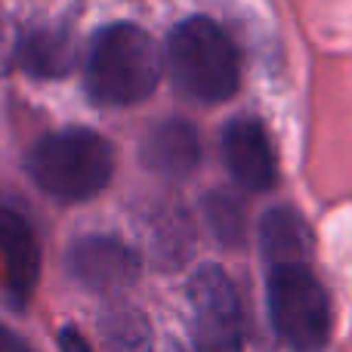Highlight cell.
<instances>
[{
    "instance_id": "7c38bea8",
    "label": "cell",
    "mask_w": 352,
    "mask_h": 352,
    "mask_svg": "<svg viewBox=\"0 0 352 352\" xmlns=\"http://www.w3.org/2000/svg\"><path fill=\"white\" fill-rule=\"evenodd\" d=\"M99 331L111 352H152L148 318L130 303H111L99 318Z\"/></svg>"
},
{
    "instance_id": "8fae6325",
    "label": "cell",
    "mask_w": 352,
    "mask_h": 352,
    "mask_svg": "<svg viewBox=\"0 0 352 352\" xmlns=\"http://www.w3.org/2000/svg\"><path fill=\"white\" fill-rule=\"evenodd\" d=\"M260 241L272 263H303L312 250L309 226L294 207H272L263 217Z\"/></svg>"
},
{
    "instance_id": "5bb4252c",
    "label": "cell",
    "mask_w": 352,
    "mask_h": 352,
    "mask_svg": "<svg viewBox=\"0 0 352 352\" xmlns=\"http://www.w3.org/2000/svg\"><path fill=\"white\" fill-rule=\"evenodd\" d=\"M19 31L12 25V19L6 16V10L0 6V78L16 65V53H19Z\"/></svg>"
},
{
    "instance_id": "5b68a950",
    "label": "cell",
    "mask_w": 352,
    "mask_h": 352,
    "mask_svg": "<svg viewBox=\"0 0 352 352\" xmlns=\"http://www.w3.org/2000/svg\"><path fill=\"white\" fill-rule=\"evenodd\" d=\"M198 352H241V303L219 266H201L188 281Z\"/></svg>"
},
{
    "instance_id": "7a4b0ae2",
    "label": "cell",
    "mask_w": 352,
    "mask_h": 352,
    "mask_svg": "<svg viewBox=\"0 0 352 352\" xmlns=\"http://www.w3.org/2000/svg\"><path fill=\"white\" fill-rule=\"evenodd\" d=\"M28 173L43 192L62 201H87L115 176V146L90 127H65L37 140Z\"/></svg>"
},
{
    "instance_id": "ba28073f",
    "label": "cell",
    "mask_w": 352,
    "mask_h": 352,
    "mask_svg": "<svg viewBox=\"0 0 352 352\" xmlns=\"http://www.w3.org/2000/svg\"><path fill=\"white\" fill-rule=\"evenodd\" d=\"M0 256L6 269V294L12 306H25L41 278V244L28 219L0 207Z\"/></svg>"
},
{
    "instance_id": "9c48e42d",
    "label": "cell",
    "mask_w": 352,
    "mask_h": 352,
    "mask_svg": "<svg viewBox=\"0 0 352 352\" xmlns=\"http://www.w3.org/2000/svg\"><path fill=\"white\" fill-rule=\"evenodd\" d=\"M142 161H146V167H152L155 173L167 176V179H182V176L195 173L201 161L198 130L188 121H179V118L158 124L142 142Z\"/></svg>"
},
{
    "instance_id": "2e32d148",
    "label": "cell",
    "mask_w": 352,
    "mask_h": 352,
    "mask_svg": "<svg viewBox=\"0 0 352 352\" xmlns=\"http://www.w3.org/2000/svg\"><path fill=\"white\" fill-rule=\"evenodd\" d=\"M0 352H34V349H31L25 340H19L10 328H3V324H0Z\"/></svg>"
},
{
    "instance_id": "30bf717a",
    "label": "cell",
    "mask_w": 352,
    "mask_h": 352,
    "mask_svg": "<svg viewBox=\"0 0 352 352\" xmlns=\"http://www.w3.org/2000/svg\"><path fill=\"white\" fill-rule=\"evenodd\" d=\"M74 37L59 25H41L19 37L16 62L31 78H65L74 68Z\"/></svg>"
},
{
    "instance_id": "4fadbf2b",
    "label": "cell",
    "mask_w": 352,
    "mask_h": 352,
    "mask_svg": "<svg viewBox=\"0 0 352 352\" xmlns=\"http://www.w3.org/2000/svg\"><path fill=\"white\" fill-rule=\"evenodd\" d=\"M204 219L210 226V232L217 235V241L226 244V248H238L244 241V210L232 195H226V192L207 195Z\"/></svg>"
},
{
    "instance_id": "3957f363",
    "label": "cell",
    "mask_w": 352,
    "mask_h": 352,
    "mask_svg": "<svg viewBox=\"0 0 352 352\" xmlns=\"http://www.w3.org/2000/svg\"><path fill=\"white\" fill-rule=\"evenodd\" d=\"M173 84L198 102H226L241 84V62L232 37L213 19L192 16L167 37Z\"/></svg>"
},
{
    "instance_id": "277c9868",
    "label": "cell",
    "mask_w": 352,
    "mask_h": 352,
    "mask_svg": "<svg viewBox=\"0 0 352 352\" xmlns=\"http://www.w3.org/2000/svg\"><path fill=\"white\" fill-rule=\"evenodd\" d=\"M269 316L278 337L297 352L324 346L331 331V303L306 263H272Z\"/></svg>"
},
{
    "instance_id": "e0dca14e",
    "label": "cell",
    "mask_w": 352,
    "mask_h": 352,
    "mask_svg": "<svg viewBox=\"0 0 352 352\" xmlns=\"http://www.w3.org/2000/svg\"><path fill=\"white\" fill-rule=\"evenodd\" d=\"M170 352H192V349H186V346H182V343H173Z\"/></svg>"
},
{
    "instance_id": "6da1fadb",
    "label": "cell",
    "mask_w": 352,
    "mask_h": 352,
    "mask_svg": "<svg viewBox=\"0 0 352 352\" xmlns=\"http://www.w3.org/2000/svg\"><path fill=\"white\" fill-rule=\"evenodd\" d=\"M164 72L161 50L148 31L115 22L96 31L87 53V93L99 105H136L155 93Z\"/></svg>"
},
{
    "instance_id": "9a60e30c",
    "label": "cell",
    "mask_w": 352,
    "mask_h": 352,
    "mask_svg": "<svg viewBox=\"0 0 352 352\" xmlns=\"http://www.w3.org/2000/svg\"><path fill=\"white\" fill-rule=\"evenodd\" d=\"M59 349H62V352H93V346L84 340V334H80L78 328H62V334H59Z\"/></svg>"
},
{
    "instance_id": "8992f818",
    "label": "cell",
    "mask_w": 352,
    "mask_h": 352,
    "mask_svg": "<svg viewBox=\"0 0 352 352\" xmlns=\"http://www.w3.org/2000/svg\"><path fill=\"white\" fill-rule=\"evenodd\" d=\"M68 269L87 291L121 294L140 278V256L115 235H87L68 250Z\"/></svg>"
},
{
    "instance_id": "52a82bcc",
    "label": "cell",
    "mask_w": 352,
    "mask_h": 352,
    "mask_svg": "<svg viewBox=\"0 0 352 352\" xmlns=\"http://www.w3.org/2000/svg\"><path fill=\"white\" fill-rule=\"evenodd\" d=\"M223 158L238 186L266 192L278 182V161L269 133L254 118H235L223 130Z\"/></svg>"
}]
</instances>
